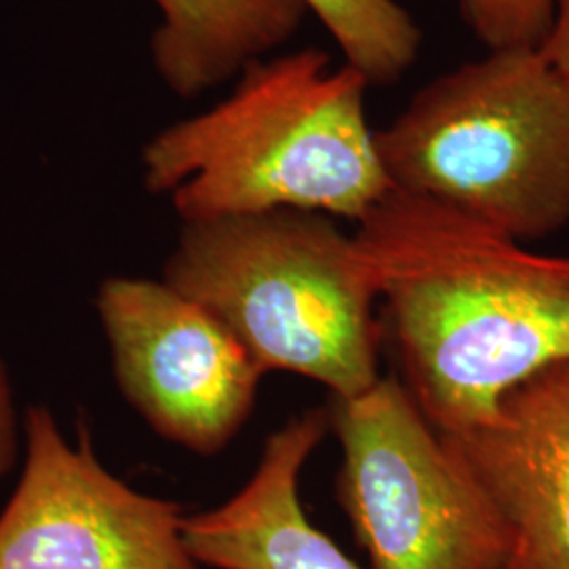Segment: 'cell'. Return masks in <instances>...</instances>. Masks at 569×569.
Wrapping results in <instances>:
<instances>
[{
  "mask_svg": "<svg viewBox=\"0 0 569 569\" xmlns=\"http://www.w3.org/2000/svg\"><path fill=\"white\" fill-rule=\"evenodd\" d=\"M446 437L509 528L498 569H569V361L509 390L488 422Z\"/></svg>",
  "mask_w": 569,
  "mask_h": 569,
  "instance_id": "cell-8",
  "label": "cell"
},
{
  "mask_svg": "<svg viewBox=\"0 0 569 569\" xmlns=\"http://www.w3.org/2000/svg\"><path fill=\"white\" fill-rule=\"evenodd\" d=\"M18 407L9 367L0 357V479H4L23 460L26 425Z\"/></svg>",
  "mask_w": 569,
  "mask_h": 569,
  "instance_id": "cell-13",
  "label": "cell"
},
{
  "mask_svg": "<svg viewBox=\"0 0 569 569\" xmlns=\"http://www.w3.org/2000/svg\"><path fill=\"white\" fill-rule=\"evenodd\" d=\"M367 89L319 47L256 61L226 100L143 146V188L182 222L298 209L359 224L392 190Z\"/></svg>",
  "mask_w": 569,
  "mask_h": 569,
  "instance_id": "cell-2",
  "label": "cell"
},
{
  "mask_svg": "<svg viewBox=\"0 0 569 569\" xmlns=\"http://www.w3.org/2000/svg\"><path fill=\"white\" fill-rule=\"evenodd\" d=\"M23 413L20 481L0 512V569H201L178 502L112 475L84 422L68 441L49 407Z\"/></svg>",
  "mask_w": 569,
  "mask_h": 569,
  "instance_id": "cell-6",
  "label": "cell"
},
{
  "mask_svg": "<svg viewBox=\"0 0 569 569\" xmlns=\"http://www.w3.org/2000/svg\"><path fill=\"white\" fill-rule=\"evenodd\" d=\"M336 498L373 569H498L510 531L399 376L331 397Z\"/></svg>",
  "mask_w": 569,
  "mask_h": 569,
  "instance_id": "cell-5",
  "label": "cell"
},
{
  "mask_svg": "<svg viewBox=\"0 0 569 569\" xmlns=\"http://www.w3.org/2000/svg\"><path fill=\"white\" fill-rule=\"evenodd\" d=\"M538 49L569 84V0H552L549 32Z\"/></svg>",
  "mask_w": 569,
  "mask_h": 569,
  "instance_id": "cell-14",
  "label": "cell"
},
{
  "mask_svg": "<svg viewBox=\"0 0 569 569\" xmlns=\"http://www.w3.org/2000/svg\"><path fill=\"white\" fill-rule=\"evenodd\" d=\"M376 143L392 190L519 243L569 224V84L538 47L491 49L432 79Z\"/></svg>",
  "mask_w": 569,
  "mask_h": 569,
  "instance_id": "cell-4",
  "label": "cell"
},
{
  "mask_svg": "<svg viewBox=\"0 0 569 569\" xmlns=\"http://www.w3.org/2000/svg\"><path fill=\"white\" fill-rule=\"evenodd\" d=\"M96 310L114 382L143 422L197 456L228 448L264 378L241 342L163 279L110 277Z\"/></svg>",
  "mask_w": 569,
  "mask_h": 569,
  "instance_id": "cell-7",
  "label": "cell"
},
{
  "mask_svg": "<svg viewBox=\"0 0 569 569\" xmlns=\"http://www.w3.org/2000/svg\"><path fill=\"white\" fill-rule=\"evenodd\" d=\"M161 13L150 56L183 100L237 79L291 41L308 16L300 0H154Z\"/></svg>",
  "mask_w": 569,
  "mask_h": 569,
  "instance_id": "cell-10",
  "label": "cell"
},
{
  "mask_svg": "<svg viewBox=\"0 0 569 569\" xmlns=\"http://www.w3.org/2000/svg\"><path fill=\"white\" fill-rule=\"evenodd\" d=\"M326 26L345 63L369 87L401 81L422 49V30L397 0H300Z\"/></svg>",
  "mask_w": 569,
  "mask_h": 569,
  "instance_id": "cell-11",
  "label": "cell"
},
{
  "mask_svg": "<svg viewBox=\"0 0 569 569\" xmlns=\"http://www.w3.org/2000/svg\"><path fill=\"white\" fill-rule=\"evenodd\" d=\"M329 430L327 407L289 418L266 439L243 488L216 509L186 515L183 540L201 568L361 569L300 500L302 468Z\"/></svg>",
  "mask_w": 569,
  "mask_h": 569,
  "instance_id": "cell-9",
  "label": "cell"
},
{
  "mask_svg": "<svg viewBox=\"0 0 569 569\" xmlns=\"http://www.w3.org/2000/svg\"><path fill=\"white\" fill-rule=\"evenodd\" d=\"M164 283L204 306L262 373L355 397L380 376L385 329L355 234L317 211L182 222Z\"/></svg>",
  "mask_w": 569,
  "mask_h": 569,
  "instance_id": "cell-3",
  "label": "cell"
},
{
  "mask_svg": "<svg viewBox=\"0 0 569 569\" xmlns=\"http://www.w3.org/2000/svg\"><path fill=\"white\" fill-rule=\"evenodd\" d=\"M475 39L491 49L540 47L549 32L552 0H449Z\"/></svg>",
  "mask_w": 569,
  "mask_h": 569,
  "instance_id": "cell-12",
  "label": "cell"
},
{
  "mask_svg": "<svg viewBox=\"0 0 569 569\" xmlns=\"http://www.w3.org/2000/svg\"><path fill=\"white\" fill-rule=\"evenodd\" d=\"M355 239L399 380L439 432L488 422L509 390L569 361V258L399 190Z\"/></svg>",
  "mask_w": 569,
  "mask_h": 569,
  "instance_id": "cell-1",
  "label": "cell"
}]
</instances>
